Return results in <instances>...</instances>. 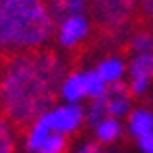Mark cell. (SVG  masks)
Wrapping results in <instances>:
<instances>
[{"label":"cell","mask_w":153,"mask_h":153,"mask_svg":"<svg viewBox=\"0 0 153 153\" xmlns=\"http://www.w3.org/2000/svg\"><path fill=\"white\" fill-rule=\"evenodd\" d=\"M66 74V60L50 50L12 56L0 74L2 114L14 125L28 127L54 108Z\"/></svg>","instance_id":"6da1fadb"},{"label":"cell","mask_w":153,"mask_h":153,"mask_svg":"<svg viewBox=\"0 0 153 153\" xmlns=\"http://www.w3.org/2000/svg\"><path fill=\"white\" fill-rule=\"evenodd\" d=\"M54 32L48 0H0V54L38 52L54 40Z\"/></svg>","instance_id":"7a4b0ae2"},{"label":"cell","mask_w":153,"mask_h":153,"mask_svg":"<svg viewBox=\"0 0 153 153\" xmlns=\"http://www.w3.org/2000/svg\"><path fill=\"white\" fill-rule=\"evenodd\" d=\"M90 10L102 26L119 30L133 18L137 0H90Z\"/></svg>","instance_id":"3957f363"},{"label":"cell","mask_w":153,"mask_h":153,"mask_svg":"<svg viewBox=\"0 0 153 153\" xmlns=\"http://www.w3.org/2000/svg\"><path fill=\"white\" fill-rule=\"evenodd\" d=\"M90 32H91V22L88 14L66 16L56 22L54 40L62 50H76L79 44H84L90 38Z\"/></svg>","instance_id":"277c9868"},{"label":"cell","mask_w":153,"mask_h":153,"mask_svg":"<svg viewBox=\"0 0 153 153\" xmlns=\"http://www.w3.org/2000/svg\"><path fill=\"white\" fill-rule=\"evenodd\" d=\"M50 127L54 133L60 135H72L84 125L85 121V109L79 103H62L54 105L50 111H46Z\"/></svg>","instance_id":"5b68a950"},{"label":"cell","mask_w":153,"mask_h":153,"mask_svg":"<svg viewBox=\"0 0 153 153\" xmlns=\"http://www.w3.org/2000/svg\"><path fill=\"white\" fill-rule=\"evenodd\" d=\"M105 105H108V115L114 119H121L131 114V97L129 88L123 79L117 84H111L105 96Z\"/></svg>","instance_id":"8992f818"},{"label":"cell","mask_w":153,"mask_h":153,"mask_svg":"<svg viewBox=\"0 0 153 153\" xmlns=\"http://www.w3.org/2000/svg\"><path fill=\"white\" fill-rule=\"evenodd\" d=\"M58 96L62 97L66 103H79L82 100L88 97V91H85V76L84 72H68L66 78L62 79L60 84V91Z\"/></svg>","instance_id":"52a82bcc"},{"label":"cell","mask_w":153,"mask_h":153,"mask_svg":"<svg viewBox=\"0 0 153 153\" xmlns=\"http://www.w3.org/2000/svg\"><path fill=\"white\" fill-rule=\"evenodd\" d=\"M52 133L48 115H40L38 119H34L32 123L26 127V137H24V147L30 153H38V149L42 147V143L46 141V137Z\"/></svg>","instance_id":"ba28073f"},{"label":"cell","mask_w":153,"mask_h":153,"mask_svg":"<svg viewBox=\"0 0 153 153\" xmlns=\"http://www.w3.org/2000/svg\"><path fill=\"white\" fill-rule=\"evenodd\" d=\"M94 70L103 78L105 84L111 85V84H117V82L123 79V76L127 74V64L123 62V58L109 56V58H105V60H102Z\"/></svg>","instance_id":"9c48e42d"},{"label":"cell","mask_w":153,"mask_h":153,"mask_svg":"<svg viewBox=\"0 0 153 153\" xmlns=\"http://www.w3.org/2000/svg\"><path fill=\"white\" fill-rule=\"evenodd\" d=\"M54 20H62L66 16L85 14L90 10V0H48Z\"/></svg>","instance_id":"30bf717a"},{"label":"cell","mask_w":153,"mask_h":153,"mask_svg":"<svg viewBox=\"0 0 153 153\" xmlns=\"http://www.w3.org/2000/svg\"><path fill=\"white\" fill-rule=\"evenodd\" d=\"M127 129L133 137H143L153 131V114L149 109H133L129 114V123Z\"/></svg>","instance_id":"8fae6325"},{"label":"cell","mask_w":153,"mask_h":153,"mask_svg":"<svg viewBox=\"0 0 153 153\" xmlns=\"http://www.w3.org/2000/svg\"><path fill=\"white\" fill-rule=\"evenodd\" d=\"M127 74L129 78H143L151 82L153 78V52L147 54H135L127 64Z\"/></svg>","instance_id":"7c38bea8"},{"label":"cell","mask_w":153,"mask_h":153,"mask_svg":"<svg viewBox=\"0 0 153 153\" xmlns=\"http://www.w3.org/2000/svg\"><path fill=\"white\" fill-rule=\"evenodd\" d=\"M84 76H85V91H88L90 100H102V97L108 96L109 85L103 82V78L96 70H85Z\"/></svg>","instance_id":"4fadbf2b"},{"label":"cell","mask_w":153,"mask_h":153,"mask_svg":"<svg viewBox=\"0 0 153 153\" xmlns=\"http://www.w3.org/2000/svg\"><path fill=\"white\" fill-rule=\"evenodd\" d=\"M16 151V131L14 123L0 114V153H14Z\"/></svg>","instance_id":"5bb4252c"},{"label":"cell","mask_w":153,"mask_h":153,"mask_svg":"<svg viewBox=\"0 0 153 153\" xmlns=\"http://www.w3.org/2000/svg\"><path fill=\"white\" fill-rule=\"evenodd\" d=\"M96 129V137L100 143H114L121 135V123L114 117H105L100 125L94 127Z\"/></svg>","instance_id":"9a60e30c"},{"label":"cell","mask_w":153,"mask_h":153,"mask_svg":"<svg viewBox=\"0 0 153 153\" xmlns=\"http://www.w3.org/2000/svg\"><path fill=\"white\" fill-rule=\"evenodd\" d=\"M129 50L133 52V56H135V54H147V52H153V34L151 32H145V30L131 34Z\"/></svg>","instance_id":"2e32d148"},{"label":"cell","mask_w":153,"mask_h":153,"mask_svg":"<svg viewBox=\"0 0 153 153\" xmlns=\"http://www.w3.org/2000/svg\"><path fill=\"white\" fill-rule=\"evenodd\" d=\"M105 117H109L108 115V105H105V97H102V100H91L90 108L85 111V121H88V125L96 127V125H100Z\"/></svg>","instance_id":"e0dca14e"},{"label":"cell","mask_w":153,"mask_h":153,"mask_svg":"<svg viewBox=\"0 0 153 153\" xmlns=\"http://www.w3.org/2000/svg\"><path fill=\"white\" fill-rule=\"evenodd\" d=\"M66 147H68L66 135H60V133H54L52 131L50 135L46 137V141L42 143V147L38 149V153H64Z\"/></svg>","instance_id":"ac0fdd59"},{"label":"cell","mask_w":153,"mask_h":153,"mask_svg":"<svg viewBox=\"0 0 153 153\" xmlns=\"http://www.w3.org/2000/svg\"><path fill=\"white\" fill-rule=\"evenodd\" d=\"M137 147L141 149L143 153H153V131L137 139Z\"/></svg>","instance_id":"d6986e66"},{"label":"cell","mask_w":153,"mask_h":153,"mask_svg":"<svg viewBox=\"0 0 153 153\" xmlns=\"http://www.w3.org/2000/svg\"><path fill=\"white\" fill-rule=\"evenodd\" d=\"M137 10L141 12L143 16L151 18L153 16V0H137Z\"/></svg>","instance_id":"ffe728a7"},{"label":"cell","mask_w":153,"mask_h":153,"mask_svg":"<svg viewBox=\"0 0 153 153\" xmlns=\"http://www.w3.org/2000/svg\"><path fill=\"white\" fill-rule=\"evenodd\" d=\"M78 153H102V149H100V143L96 141H85L82 147H79Z\"/></svg>","instance_id":"44dd1931"},{"label":"cell","mask_w":153,"mask_h":153,"mask_svg":"<svg viewBox=\"0 0 153 153\" xmlns=\"http://www.w3.org/2000/svg\"><path fill=\"white\" fill-rule=\"evenodd\" d=\"M28 153H30V151H28Z\"/></svg>","instance_id":"7402d4cb"}]
</instances>
